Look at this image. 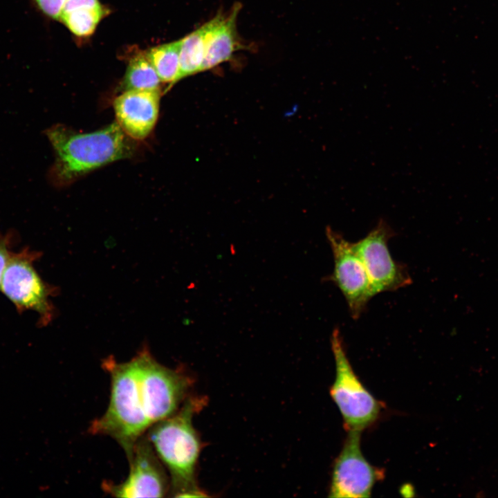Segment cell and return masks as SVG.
Returning a JSON list of instances; mask_svg holds the SVG:
<instances>
[{
	"label": "cell",
	"instance_id": "52a82bcc",
	"mask_svg": "<svg viewBox=\"0 0 498 498\" xmlns=\"http://www.w3.org/2000/svg\"><path fill=\"white\" fill-rule=\"evenodd\" d=\"M37 255L27 250L11 255L4 270L0 289L18 310L37 312L44 324L53 316L50 300L51 288L42 279L34 268Z\"/></svg>",
	"mask_w": 498,
	"mask_h": 498
},
{
	"label": "cell",
	"instance_id": "ac0fdd59",
	"mask_svg": "<svg viewBox=\"0 0 498 498\" xmlns=\"http://www.w3.org/2000/svg\"><path fill=\"white\" fill-rule=\"evenodd\" d=\"M10 256L7 240L5 238L0 239V287L3 274Z\"/></svg>",
	"mask_w": 498,
	"mask_h": 498
},
{
	"label": "cell",
	"instance_id": "277c9868",
	"mask_svg": "<svg viewBox=\"0 0 498 498\" xmlns=\"http://www.w3.org/2000/svg\"><path fill=\"white\" fill-rule=\"evenodd\" d=\"M331 344L335 378L330 388V395L342 416L347 432H362L378 420L382 404L363 385L353 371L339 328L333 329Z\"/></svg>",
	"mask_w": 498,
	"mask_h": 498
},
{
	"label": "cell",
	"instance_id": "9c48e42d",
	"mask_svg": "<svg viewBox=\"0 0 498 498\" xmlns=\"http://www.w3.org/2000/svg\"><path fill=\"white\" fill-rule=\"evenodd\" d=\"M342 449L335 459L329 488L331 497H369L384 470L371 465L360 448L361 432L349 431Z\"/></svg>",
	"mask_w": 498,
	"mask_h": 498
},
{
	"label": "cell",
	"instance_id": "2e32d148",
	"mask_svg": "<svg viewBox=\"0 0 498 498\" xmlns=\"http://www.w3.org/2000/svg\"><path fill=\"white\" fill-rule=\"evenodd\" d=\"M180 50L181 39L152 47L146 52L161 82L168 84L167 89L178 82Z\"/></svg>",
	"mask_w": 498,
	"mask_h": 498
},
{
	"label": "cell",
	"instance_id": "8992f818",
	"mask_svg": "<svg viewBox=\"0 0 498 498\" xmlns=\"http://www.w3.org/2000/svg\"><path fill=\"white\" fill-rule=\"evenodd\" d=\"M394 235L391 227L380 218L365 237L352 243L365 267L374 295L395 291L412 282L407 267L390 252L388 243Z\"/></svg>",
	"mask_w": 498,
	"mask_h": 498
},
{
	"label": "cell",
	"instance_id": "e0dca14e",
	"mask_svg": "<svg viewBox=\"0 0 498 498\" xmlns=\"http://www.w3.org/2000/svg\"><path fill=\"white\" fill-rule=\"evenodd\" d=\"M46 16L59 21L67 0H33Z\"/></svg>",
	"mask_w": 498,
	"mask_h": 498
},
{
	"label": "cell",
	"instance_id": "3957f363",
	"mask_svg": "<svg viewBox=\"0 0 498 498\" xmlns=\"http://www.w3.org/2000/svg\"><path fill=\"white\" fill-rule=\"evenodd\" d=\"M102 366L111 378L110 400L105 413L92 422L89 430L112 437L128 456L150 427L142 405L137 362L135 357L118 362L109 356Z\"/></svg>",
	"mask_w": 498,
	"mask_h": 498
},
{
	"label": "cell",
	"instance_id": "6da1fadb",
	"mask_svg": "<svg viewBox=\"0 0 498 498\" xmlns=\"http://www.w3.org/2000/svg\"><path fill=\"white\" fill-rule=\"evenodd\" d=\"M44 133L55 155L48 178L56 187L68 186L101 167L130 158L138 149V142L129 138L116 122L86 133L57 124Z\"/></svg>",
	"mask_w": 498,
	"mask_h": 498
},
{
	"label": "cell",
	"instance_id": "9a60e30c",
	"mask_svg": "<svg viewBox=\"0 0 498 498\" xmlns=\"http://www.w3.org/2000/svg\"><path fill=\"white\" fill-rule=\"evenodd\" d=\"M206 24L181 39L180 66L178 81L201 72L205 57Z\"/></svg>",
	"mask_w": 498,
	"mask_h": 498
},
{
	"label": "cell",
	"instance_id": "8fae6325",
	"mask_svg": "<svg viewBox=\"0 0 498 498\" xmlns=\"http://www.w3.org/2000/svg\"><path fill=\"white\" fill-rule=\"evenodd\" d=\"M161 90L122 91L113 100L116 122L131 139H146L157 122Z\"/></svg>",
	"mask_w": 498,
	"mask_h": 498
},
{
	"label": "cell",
	"instance_id": "5bb4252c",
	"mask_svg": "<svg viewBox=\"0 0 498 498\" xmlns=\"http://www.w3.org/2000/svg\"><path fill=\"white\" fill-rule=\"evenodd\" d=\"M161 81L147 56L146 52L134 55L129 60L120 84V91L161 90Z\"/></svg>",
	"mask_w": 498,
	"mask_h": 498
},
{
	"label": "cell",
	"instance_id": "ba28073f",
	"mask_svg": "<svg viewBox=\"0 0 498 498\" xmlns=\"http://www.w3.org/2000/svg\"><path fill=\"white\" fill-rule=\"evenodd\" d=\"M326 235L333 252L334 267L324 279L340 290L351 317L357 320L374 296L369 276L352 242L329 226L326 228Z\"/></svg>",
	"mask_w": 498,
	"mask_h": 498
},
{
	"label": "cell",
	"instance_id": "5b68a950",
	"mask_svg": "<svg viewBox=\"0 0 498 498\" xmlns=\"http://www.w3.org/2000/svg\"><path fill=\"white\" fill-rule=\"evenodd\" d=\"M135 358L142 405L151 427L178 410L193 381L182 371L160 364L146 347Z\"/></svg>",
	"mask_w": 498,
	"mask_h": 498
},
{
	"label": "cell",
	"instance_id": "7a4b0ae2",
	"mask_svg": "<svg viewBox=\"0 0 498 498\" xmlns=\"http://www.w3.org/2000/svg\"><path fill=\"white\" fill-rule=\"evenodd\" d=\"M205 398L187 397L172 416L153 424L147 438L170 474V492L174 497H204L196 481L201 442L192 424Z\"/></svg>",
	"mask_w": 498,
	"mask_h": 498
},
{
	"label": "cell",
	"instance_id": "30bf717a",
	"mask_svg": "<svg viewBox=\"0 0 498 498\" xmlns=\"http://www.w3.org/2000/svg\"><path fill=\"white\" fill-rule=\"evenodd\" d=\"M130 471L119 484L105 481L103 488L116 497H163L170 491V482L161 461L147 436H142L127 456Z\"/></svg>",
	"mask_w": 498,
	"mask_h": 498
},
{
	"label": "cell",
	"instance_id": "7c38bea8",
	"mask_svg": "<svg viewBox=\"0 0 498 498\" xmlns=\"http://www.w3.org/2000/svg\"><path fill=\"white\" fill-rule=\"evenodd\" d=\"M240 9L241 5L237 3L228 15L219 12L205 23V51L201 72L231 59L236 51L244 48L237 29Z\"/></svg>",
	"mask_w": 498,
	"mask_h": 498
},
{
	"label": "cell",
	"instance_id": "4fadbf2b",
	"mask_svg": "<svg viewBox=\"0 0 498 498\" xmlns=\"http://www.w3.org/2000/svg\"><path fill=\"white\" fill-rule=\"evenodd\" d=\"M107 12L98 0H67L59 21L74 35L87 37Z\"/></svg>",
	"mask_w": 498,
	"mask_h": 498
}]
</instances>
